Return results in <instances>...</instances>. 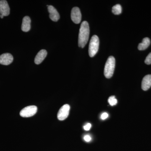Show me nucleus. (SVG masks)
Masks as SVG:
<instances>
[{"label": "nucleus", "mask_w": 151, "mask_h": 151, "mask_svg": "<svg viewBox=\"0 0 151 151\" xmlns=\"http://www.w3.org/2000/svg\"><path fill=\"white\" fill-rule=\"evenodd\" d=\"M89 27L88 23L84 21L81 23L79 35H78V45L79 47L84 48L89 40Z\"/></svg>", "instance_id": "1"}, {"label": "nucleus", "mask_w": 151, "mask_h": 151, "mask_svg": "<svg viewBox=\"0 0 151 151\" xmlns=\"http://www.w3.org/2000/svg\"><path fill=\"white\" fill-rule=\"evenodd\" d=\"M116 60L114 57L111 56L108 58L104 68V75L106 78H111L113 76L115 70Z\"/></svg>", "instance_id": "2"}, {"label": "nucleus", "mask_w": 151, "mask_h": 151, "mask_svg": "<svg viewBox=\"0 0 151 151\" xmlns=\"http://www.w3.org/2000/svg\"><path fill=\"white\" fill-rule=\"evenodd\" d=\"M99 43L100 41L98 37L96 35H93L89 44V54L90 57H93L97 53L99 49Z\"/></svg>", "instance_id": "3"}, {"label": "nucleus", "mask_w": 151, "mask_h": 151, "mask_svg": "<svg viewBox=\"0 0 151 151\" xmlns=\"http://www.w3.org/2000/svg\"><path fill=\"white\" fill-rule=\"evenodd\" d=\"M37 111V108L35 105L27 106L20 112V115L24 118H28L34 116Z\"/></svg>", "instance_id": "4"}, {"label": "nucleus", "mask_w": 151, "mask_h": 151, "mask_svg": "<svg viewBox=\"0 0 151 151\" xmlns=\"http://www.w3.org/2000/svg\"><path fill=\"white\" fill-rule=\"evenodd\" d=\"M70 107L68 104H65L60 109L58 113V119L60 121H63L68 117Z\"/></svg>", "instance_id": "5"}, {"label": "nucleus", "mask_w": 151, "mask_h": 151, "mask_svg": "<svg viewBox=\"0 0 151 151\" xmlns=\"http://www.w3.org/2000/svg\"><path fill=\"white\" fill-rule=\"evenodd\" d=\"M71 19L75 24H79L81 22V14L80 9L75 7L72 9L71 12Z\"/></svg>", "instance_id": "6"}, {"label": "nucleus", "mask_w": 151, "mask_h": 151, "mask_svg": "<svg viewBox=\"0 0 151 151\" xmlns=\"http://www.w3.org/2000/svg\"><path fill=\"white\" fill-rule=\"evenodd\" d=\"M14 58L9 53H5L0 55V64L3 65H9L13 61Z\"/></svg>", "instance_id": "7"}, {"label": "nucleus", "mask_w": 151, "mask_h": 151, "mask_svg": "<svg viewBox=\"0 0 151 151\" xmlns=\"http://www.w3.org/2000/svg\"><path fill=\"white\" fill-rule=\"evenodd\" d=\"M0 13L4 17L8 16L9 15V6L7 1L5 0L0 1Z\"/></svg>", "instance_id": "8"}, {"label": "nucleus", "mask_w": 151, "mask_h": 151, "mask_svg": "<svg viewBox=\"0 0 151 151\" xmlns=\"http://www.w3.org/2000/svg\"><path fill=\"white\" fill-rule=\"evenodd\" d=\"M48 11L50 13V18L52 21L57 22L59 19V14L54 7L51 5L49 6Z\"/></svg>", "instance_id": "9"}, {"label": "nucleus", "mask_w": 151, "mask_h": 151, "mask_svg": "<svg viewBox=\"0 0 151 151\" xmlns=\"http://www.w3.org/2000/svg\"><path fill=\"white\" fill-rule=\"evenodd\" d=\"M47 55V52L45 50H42L38 52L35 59V64L38 65L43 61Z\"/></svg>", "instance_id": "10"}, {"label": "nucleus", "mask_w": 151, "mask_h": 151, "mask_svg": "<svg viewBox=\"0 0 151 151\" xmlns=\"http://www.w3.org/2000/svg\"><path fill=\"white\" fill-rule=\"evenodd\" d=\"M151 86V75L145 76L143 78L142 83V88L143 90L147 91Z\"/></svg>", "instance_id": "11"}, {"label": "nucleus", "mask_w": 151, "mask_h": 151, "mask_svg": "<svg viewBox=\"0 0 151 151\" xmlns=\"http://www.w3.org/2000/svg\"><path fill=\"white\" fill-rule=\"evenodd\" d=\"M31 28V19L29 17L26 16L23 19L22 30L24 32L29 31Z\"/></svg>", "instance_id": "12"}, {"label": "nucleus", "mask_w": 151, "mask_h": 151, "mask_svg": "<svg viewBox=\"0 0 151 151\" xmlns=\"http://www.w3.org/2000/svg\"><path fill=\"white\" fill-rule=\"evenodd\" d=\"M150 44V38L145 37L143 39L142 43L139 44L138 45V49L140 50H143L146 49Z\"/></svg>", "instance_id": "13"}, {"label": "nucleus", "mask_w": 151, "mask_h": 151, "mask_svg": "<svg viewBox=\"0 0 151 151\" xmlns=\"http://www.w3.org/2000/svg\"><path fill=\"white\" fill-rule=\"evenodd\" d=\"M112 12L114 14H120L122 12V6L119 4L113 6V8H112Z\"/></svg>", "instance_id": "14"}, {"label": "nucleus", "mask_w": 151, "mask_h": 151, "mask_svg": "<svg viewBox=\"0 0 151 151\" xmlns=\"http://www.w3.org/2000/svg\"><path fill=\"white\" fill-rule=\"evenodd\" d=\"M108 103L111 106H114L117 104V99L115 98V96H111L108 100Z\"/></svg>", "instance_id": "15"}, {"label": "nucleus", "mask_w": 151, "mask_h": 151, "mask_svg": "<svg viewBox=\"0 0 151 151\" xmlns=\"http://www.w3.org/2000/svg\"><path fill=\"white\" fill-rule=\"evenodd\" d=\"M145 63L147 65H150L151 64V52L149 53L148 55L146 58L145 60Z\"/></svg>", "instance_id": "16"}, {"label": "nucleus", "mask_w": 151, "mask_h": 151, "mask_svg": "<svg viewBox=\"0 0 151 151\" xmlns=\"http://www.w3.org/2000/svg\"><path fill=\"white\" fill-rule=\"evenodd\" d=\"M84 139L86 142H89L92 140V138H91V136L90 135H86L84 136Z\"/></svg>", "instance_id": "17"}, {"label": "nucleus", "mask_w": 151, "mask_h": 151, "mask_svg": "<svg viewBox=\"0 0 151 151\" xmlns=\"http://www.w3.org/2000/svg\"><path fill=\"white\" fill-rule=\"evenodd\" d=\"M91 127H92L91 124L90 123H88L84 126V129L85 131H89L90 129H91Z\"/></svg>", "instance_id": "18"}, {"label": "nucleus", "mask_w": 151, "mask_h": 151, "mask_svg": "<svg viewBox=\"0 0 151 151\" xmlns=\"http://www.w3.org/2000/svg\"><path fill=\"white\" fill-rule=\"evenodd\" d=\"M108 114L107 113H104L101 115V119L102 120H105L108 118Z\"/></svg>", "instance_id": "19"}, {"label": "nucleus", "mask_w": 151, "mask_h": 151, "mask_svg": "<svg viewBox=\"0 0 151 151\" xmlns=\"http://www.w3.org/2000/svg\"><path fill=\"white\" fill-rule=\"evenodd\" d=\"M0 17L1 19H3V18L4 17V16H3L2 15H1L0 16Z\"/></svg>", "instance_id": "20"}, {"label": "nucleus", "mask_w": 151, "mask_h": 151, "mask_svg": "<svg viewBox=\"0 0 151 151\" xmlns=\"http://www.w3.org/2000/svg\"><path fill=\"white\" fill-rule=\"evenodd\" d=\"M1 13H0V16H1Z\"/></svg>", "instance_id": "21"}]
</instances>
